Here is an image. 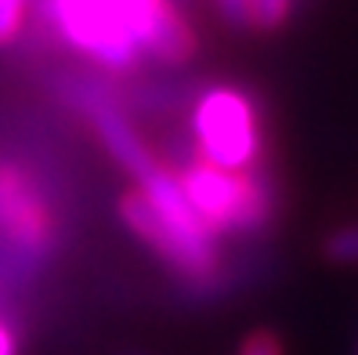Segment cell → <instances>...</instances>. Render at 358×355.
<instances>
[{
    "mask_svg": "<svg viewBox=\"0 0 358 355\" xmlns=\"http://www.w3.org/2000/svg\"><path fill=\"white\" fill-rule=\"evenodd\" d=\"M29 26L105 76L134 73L145 58L181 69L196 55V33L178 0H33Z\"/></svg>",
    "mask_w": 358,
    "mask_h": 355,
    "instance_id": "obj_1",
    "label": "cell"
},
{
    "mask_svg": "<svg viewBox=\"0 0 358 355\" xmlns=\"http://www.w3.org/2000/svg\"><path fill=\"white\" fill-rule=\"evenodd\" d=\"M199 221L217 239L261 243L279 221L282 189L268 160L250 171H221L188 153V160H166Z\"/></svg>",
    "mask_w": 358,
    "mask_h": 355,
    "instance_id": "obj_2",
    "label": "cell"
},
{
    "mask_svg": "<svg viewBox=\"0 0 358 355\" xmlns=\"http://www.w3.org/2000/svg\"><path fill=\"white\" fill-rule=\"evenodd\" d=\"M62 218L29 163L0 156V283L26 286L62 250Z\"/></svg>",
    "mask_w": 358,
    "mask_h": 355,
    "instance_id": "obj_3",
    "label": "cell"
},
{
    "mask_svg": "<svg viewBox=\"0 0 358 355\" xmlns=\"http://www.w3.org/2000/svg\"><path fill=\"white\" fill-rule=\"evenodd\" d=\"M188 149L221 171H250L268 160L264 109L257 95L231 83L203 88L188 98Z\"/></svg>",
    "mask_w": 358,
    "mask_h": 355,
    "instance_id": "obj_4",
    "label": "cell"
},
{
    "mask_svg": "<svg viewBox=\"0 0 358 355\" xmlns=\"http://www.w3.org/2000/svg\"><path fill=\"white\" fill-rule=\"evenodd\" d=\"M319 254L329 265H358V221L329 228L319 243Z\"/></svg>",
    "mask_w": 358,
    "mask_h": 355,
    "instance_id": "obj_5",
    "label": "cell"
},
{
    "mask_svg": "<svg viewBox=\"0 0 358 355\" xmlns=\"http://www.w3.org/2000/svg\"><path fill=\"white\" fill-rule=\"evenodd\" d=\"M33 22V0H0V48L18 44Z\"/></svg>",
    "mask_w": 358,
    "mask_h": 355,
    "instance_id": "obj_6",
    "label": "cell"
},
{
    "mask_svg": "<svg viewBox=\"0 0 358 355\" xmlns=\"http://www.w3.org/2000/svg\"><path fill=\"white\" fill-rule=\"evenodd\" d=\"M293 4H297V0H250V22H254V29L271 33V29L286 26Z\"/></svg>",
    "mask_w": 358,
    "mask_h": 355,
    "instance_id": "obj_7",
    "label": "cell"
},
{
    "mask_svg": "<svg viewBox=\"0 0 358 355\" xmlns=\"http://www.w3.org/2000/svg\"><path fill=\"white\" fill-rule=\"evenodd\" d=\"M239 355H286L282 348V337L275 330H254V333H246L243 344H239Z\"/></svg>",
    "mask_w": 358,
    "mask_h": 355,
    "instance_id": "obj_8",
    "label": "cell"
},
{
    "mask_svg": "<svg viewBox=\"0 0 358 355\" xmlns=\"http://www.w3.org/2000/svg\"><path fill=\"white\" fill-rule=\"evenodd\" d=\"M214 4H217V15H221L224 26L254 29V22H250V0H214Z\"/></svg>",
    "mask_w": 358,
    "mask_h": 355,
    "instance_id": "obj_9",
    "label": "cell"
},
{
    "mask_svg": "<svg viewBox=\"0 0 358 355\" xmlns=\"http://www.w3.org/2000/svg\"><path fill=\"white\" fill-rule=\"evenodd\" d=\"M0 355H18V326L0 312Z\"/></svg>",
    "mask_w": 358,
    "mask_h": 355,
    "instance_id": "obj_10",
    "label": "cell"
},
{
    "mask_svg": "<svg viewBox=\"0 0 358 355\" xmlns=\"http://www.w3.org/2000/svg\"><path fill=\"white\" fill-rule=\"evenodd\" d=\"M127 355H141V351H127Z\"/></svg>",
    "mask_w": 358,
    "mask_h": 355,
    "instance_id": "obj_11",
    "label": "cell"
}]
</instances>
